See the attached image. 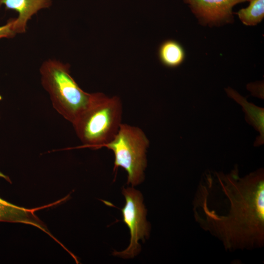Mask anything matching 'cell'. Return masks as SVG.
<instances>
[{
    "label": "cell",
    "mask_w": 264,
    "mask_h": 264,
    "mask_svg": "<svg viewBox=\"0 0 264 264\" xmlns=\"http://www.w3.org/2000/svg\"><path fill=\"white\" fill-rule=\"evenodd\" d=\"M122 112L119 97L94 93L88 106L72 123L82 143L80 147L96 150L110 141L122 124Z\"/></svg>",
    "instance_id": "7a4b0ae2"
},
{
    "label": "cell",
    "mask_w": 264,
    "mask_h": 264,
    "mask_svg": "<svg viewBox=\"0 0 264 264\" xmlns=\"http://www.w3.org/2000/svg\"><path fill=\"white\" fill-rule=\"evenodd\" d=\"M14 18L10 19L7 23L0 26V39L13 38L16 35L13 29Z\"/></svg>",
    "instance_id": "7c38bea8"
},
{
    "label": "cell",
    "mask_w": 264,
    "mask_h": 264,
    "mask_svg": "<svg viewBox=\"0 0 264 264\" xmlns=\"http://www.w3.org/2000/svg\"><path fill=\"white\" fill-rule=\"evenodd\" d=\"M1 6V0H0V8Z\"/></svg>",
    "instance_id": "5bb4252c"
},
{
    "label": "cell",
    "mask_w": 264,
    "mask_h": 264,
    "mask_svg": "<svg viewBox=\"0 0 264 264\" xmlns=\"http://www.w3.org/2000/svg\"><path fill=\"white\" fill-rule=\"evenodd\" d=\"M52 2V0H1L6 10L18 13L13 24L16 34L25 33L28 21L40 10L49 7Z\"/></svg>",
    "instance_id": "52a82bcc"
},
{
    "label": "cell",
    "mask_w": 264,
    "mask_h": 264,
    "mask_svg": "<svg viewBox=\"0 0 264 264\" xmlns=\"http://www.w3.org/2000/svg\"><path fill=\"white\" fill-rule=\"evenodd\" d=\"M2 100V97L1 95L0 94V101Z\"/></svg>",
    "instance_id": "4fadbf2b"
},
{
    "label": "cell",
    "mask_w": 264,
    "mask_h": 264,
    "mask_svg": "<svg viewBox=\"0 0 264 264\" xmlns=\"http://www.w3.org/2000/svg\"><path fill=\"white\" fill-rule=\"evenodd\" d=\"M36 210L18 206L0 198V222L31 225L54 239L55 237L50 233L46 225L35 215Z\"/></svg>",
    "instance_id": "ba28073f"
},
{
    "label": "cell",
    "mask_w": 264,
    "mask_h": 264,
    "mask_svg": "<svg viewBox=\"0 0 264 264\" xmlns=\"http://www.w3.org/2000/svg\"><path fill=\"white\" fill-rule=\"evenodd\" d=\"M125 204L121 209L124 222L129 229L131 238L128 247L121 251H114L113 255L124 259L133 258L140 252L139 240L144 242L149 235V223L146 220L147 210L141 193L133 188H123Z\"/></svg>",
    "instance_id": "5b68a950"
},
{
    "label": "cell",
    "mask_w": 264,
    "mask_h": 264,
    "mask_svg": "<svg viewBox=\"0 0 264 264\" xmlns=\"http://www.w3.org/2000/svg\"><path fill=\"white\" fill-rule=\"evenodd\" d=\"M158 56L164 66L175 68L180 66L185 58V52L178 42L167 40L162 42L158 50Z\"/></svg>",
    "instance_id": "9c48e42d"
},
{
    "label": "cell",
    "mask_w": 264,
    "mask_h": 264,
    "mask_svg": "<svg viewBox=\"0 0 264 264\" xmlns=\"http://www.w3.org/2000/svg\"><path fill=\"white\" fill-rule=\"evenodd\" d=\"M203 26L223 25L234 22L233 7L249 0H183Z\"/></svg>",
    "instance_id": "8992f818"
},
{
    "label": "cell",
    "mask_w": 264,
    "mask_h": 264,
    "mask_svg": "<svg viewBox=\"0 0 264 264\" xmlns=\"http://www.w3.org/2000/svg\"><path fill=\"white\" fill-rule=\"evenodd\" d=\"M41 84L54 109L71 124L90 103L94 93L84 91L70 72V66L55 59L44 61L40 68Z\"/></svg>",
    "instance_id": "3957f363"
},
{
    "label": "cell",
    "mask_w": 264,
    "mask_h": 264,
    "mask_svg": "<svg viewBox=\"0 0 264 264\" xmlns=\"http://www.w3.org/2000/svg\"><path fill=\"white\" fill-rule=\"evenodd\" d=\"M249 5L235 13L242 22L247 26H255L264 18V0H249Z\"/></svg>",
    "instance_id": "30bf717a"
},
{
    "label": "cell",
    "mask_w": 264,
    "mask_h": 264,
    "mask_svg": "<svg viewBox=\"0 0 264 264\" xmlns=\"http://www.w3.org/2000/svg\"><path fill=\"white\" fill-rule=\"evenodd\" d=\"M149 145V139L141 129L122 123L113 139L102 148H107L114 154L113 171L119 167L124 169L128 174V184L134 186L144 179Z\"/></svg>",
    "instance_id": "277c9868"
},
{
    "label": "cell",
    "mask_w": 264,
    "mask_h": 264,
    "mask_svg": "<svg viewBox=\"0 0 264 264\" xmlns=\"http://www.w3.org/2000/svg\"><path fill=\"white\" fill-rule=\"evenodd\" d=\"M193 204L196 221L227 250L264 245V176L260 169L244 176L238 170L206 174Z\"/></svg>",
    "instance_id": "6da1fadb"
},
{
    "label": "cell",
    "mask_w": 264,
    "mask_h": 264,
    "mask_svg": "<svg viewBox=\"0 0 264 264\" xmlns=\"http://www.w3.org/2000/svg\"><path fill=\"white\" fill-rule=\"evenodd\" d=\"M228 94L239 103L244 109L250 123L255 126L264 137V109L247 102L232 88L226 90Z\"/></svg>",
    "instance_id": "8fae6325"
}]
</instances>
